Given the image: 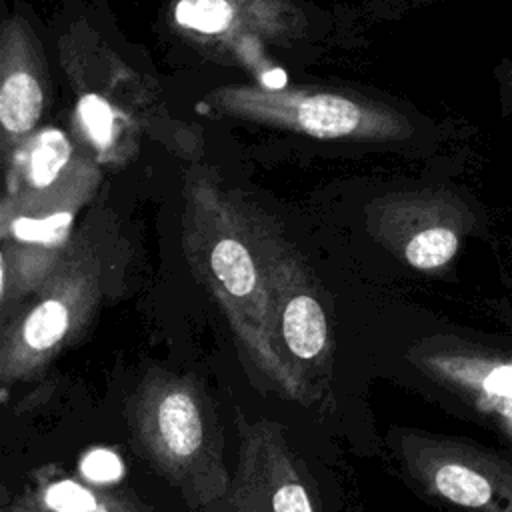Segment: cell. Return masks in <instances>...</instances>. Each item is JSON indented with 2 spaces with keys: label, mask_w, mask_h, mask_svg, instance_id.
I'll return each instance as SVG.
<instances>
[{
  "label": "cell",
  "mask_w": 512,
  "mask_h": 512,
  "mask_svg": "<svg viewBox=\"0 0 512 512\" xmlns=\"http://www.w3.org/2000/svg\"><path fill=\"white\" fill-rule=\"evenodd\" d=\"M186 260L214 296L250 368L280 396L318 404L292 366L278 330L266 270L250 230L216 206H206L186 232Z\"/></svg>",
  "instance_id": "6da1fadb"
},
{
  "label": "cell",
  "mask_w": 512,
  "mask_h": 512,
  "mask_svg": "<svg viewBox=\"0 0 512 512\" xmlns=\"http://www.w3.org/2000/svg\"><path fill=\"white\" fill-rule=\"evenodd\" d=\"M128 256L94 238H70L42 286L6 320L0 332V382L38 378L94 320L98 308L124 280Z\"/></svg>",
  "instance_id": "7a4b0ae2"
},
{
  "label": "cell",
  "mask_w": 512,
  "mask_h": 512,
  "mask_svg": "<svg viewBox=\"0 0 512 512\" xmlns=\"http://www.w3.org/2000/svg\"><path fill=\"white\" fill-rule=\"evenodd\" d=\"M128 418L142 454L194 506L228 490L220 440L192 378L152 372L128 400Z\"/></svg>",
  "instance_id": "3957f363"
},
{
  "label": "cell",
  "mask_w": 512,
  "mask_h": 512,
  "mask_svg": "<svg viewBox=\"0 0 512 512\" xmlns=\"http://www.w3.org/2000/svg\"><path fill=\"white\" fill-rule=\"evenodd\" d=\"M262 258L284 350L318 404L332 396V344L326 308L308 266L270 232L250 230Z\"/></svg>",
  "instance_id": "277c9868"
},
{
  "label": "cell",
  "mask_w": 512,
  "mask_h": 512,
  "mask_svg": "<svg viewBox=\"0 0 512 512\" xmlns=\"http://www.w3.org/2000/svg\"><path fill=\"white\" fill-rule=\"evenodd\" d=\"M232 502L238 512H316L302 470L274 424L242 420Z\"/></svg>",
  "instance_id": "5b68a950"
},
{
  "label": "cell",
  "mask_w": 512,
  "mask_h": 512,
  "mask_svg": "<svg viewBox=\"0 0 512 512\" xmlns=\"http://www.w3.org/2000/svg\"><path fill=\"white\" fill-rule=\"evenodd\" d=\"M6 512H140L128 500L102 488L58 474L52 466L38 470L34 480L6 506Z\"/></svg>",
  "instance_id": "8992f818"
},
{
  "label": "cell",
  "mask_w": 512,
  "mask_h": 512,
  "mask_svg": "<svg viewBox=\"0 0 512 512\" xmlns=\"http://www.w3.org/2000/svg\"><path fill=\"white\" fill-rule=\"evenodd\" d=\"M64 246L4 242L0 256V316L16 312L50 276Z\"/></svg>",
  "instance_id": "52a82bcc"
},
{
  "label": "cell",
  "mask_w": 512,
  "mask_h": 512,
  "mask_svg": "<svg viewBox=\"0 0 512 512\" xmlns=\"http://www.w3.org/2000/svg\"><path fill=\"white\" fill-rule=\"evenodd\" d=\"M412 464L420 474H426L434 492L452 504L464 508H482L492 498L490 482L480 472L462 462L434 460L428 466L416 462Z\"/></svg>",
  "instance_id": "ba28073f"
},
{
  "label": "cell",
  "mask_w": 512,
  "mask_h": 512,
  "mask_svg": "<svg viewBox=\"0 0 512 512\" xmlns=\"http://www.w3.org/2000/svg\"><path fill=\"white\" fill-rule=\"evenodd\" d=\"M296 124L316 138H340L354 132L360 124V108L346 98L318 94L298 102Z\"/></svg>",
  "instance_id": "9c48e42d"
},
{
  "label": "cell",
  "mask_w": 512,
  "mask_h": 512,
  "mask_svg": "<svg viewBox=\"0 0 512 512\" xmlns=\"http://www.w3.org/2000/svg\"><path fill=\"white\" fill-rule=\"evenodd\" d=\"M42 112V90L26 72L10 74L0 92V120L8 132L30 130Z\"/></svg>",
  "instance_id": "30bf717a"
},
{
  "label": "cell",
  "mask_w": 512,
  "mask_h": 512,
  "mask_svg": "<svg viewBox=\"0 0 512 512\" xmlns=\"http://www.w3.org/2000/svg\"><path fill=\"white\" fill-rule=\"evenodd\" d=\"M460 246L458 232L448 224H436L412 234L398 244L404 262L416 270H436L448 264Z\"/></svg>",
  "instance_id": "8fae6325"
},
{
  "label": "cell",
  "mask_w": 512,
  "mask_h": 512,
  "mask_svg": "<svg viewBox=\"0 0 512 512\" xmlns=\"http://www.w3.org/2000/svg\"><path fill=\"white\" fill-rule=\"evenodd\" d=\"M68 160H70L68 138L56 128L42 132L36 140V146L28 162L30 186L36 190H44L50 184H54L62 168L68 164Z\"/></svg>",
  "instance_id": "7c38bea8"
},
{
  "label": "cell",
  "mask_w": 512,
  "mask_h": 512,
  "mask_svg": "<svg viewBox=\"0 0 512 512\" xmlns=\"http://www.w3.org/2000/svg\"><path fill=\"white\" fill-rule=\"evenodd\" d=\"M176 22L206 34H216L232 22V6L226 0H180L174 10Z\"/></svg>",
  "instance_id": "4fadbf2b"
},
{
  "label": "cell",
  "mask_w": 512,
  "mask_h": 512,
  "mask_svg": "<svg viewBox=\"0 0 512 512\" xmlns=\"http://www.w3.org/2000/svg\"><path fill=\"white\" fill-rule=\"evenodd\" d=\"M78 112L90 138L96 144L106 146L112 138V128H114L112 108L100 96L86 94L78 104Z\"/></svg>",
  "instance_id": "5bb4252c"
},
{
  "label": "cell",
  "mask_w": 512,
  "mask_h": 512,
  "mask_svg": "<svg viewBox=\"0 0 512 512\" xmlns=\"http://www.w3.org/2000/svg\"><path fill=\"white\" fill-rule=\"evenodd\" d=\"M80 472L92 484L106 486L124 476V464L116 452L96 448L84 454V458L80 460Z\"/></svg>",
  "instance_id": "9a60e30c"
},
{
  "label": "cell",
  "mask_w": 512,
  "mask_h": 512,
  "mask_svg": "<svg viewBox=\"0 0 512 512\" xmlns=\"http://www.w3.org/2000/svg\"><path fill=\"white\" fill-rule=\"evenodd\" d=\"M496 80L500 86L502 106L506 108L508 114H512V62L510 60H502L496 66Z\"/></svg>",
  "instance_id": "2e32d148"
},
{
  "label": "cell",
  "mask_w": 512,
  "mask_h": 512,
  "mask_svg": "<svg viewBox=\"0 0 512 512\" xmlns=\"http://www.w3.org/2000/svg\"><path fill=\"white\" fill-rule=\"evenodd\" d=\"M260 80H262V84H264L266 88L280 90V88L286 86L288 76H286V72H284L282 68H272V70H266V72L260 76Z\"/></svg>",
  "instance_id": "e0dca14e"
}]
</instances>
